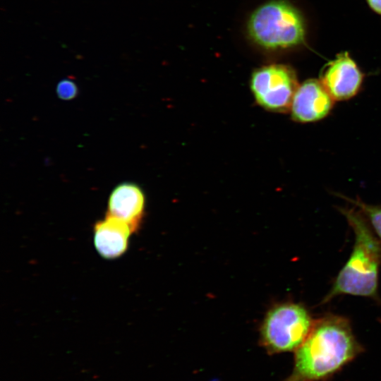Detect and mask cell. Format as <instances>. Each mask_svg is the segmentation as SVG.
Returning <instances> with one entry per match:
<instances>
[{"mask_svg": "<svg viewBox=\"0 0 381 381\" xmlns=\"http://www.w3.org/2000/svg\"><path fill=\"white\" fill-rule=\"evenodd\" d=\"M360 351L349 322L327 315L314 322L296 350L294 370L286 381H315L334 373Z\"/></svg>", "mask_w": 381, "mask_h": 381, "instance_id": "6da1fadb", "label": "cell"}, {"mask_svg": "<svg viewBox=\"0 0 381 381\" xmlns=\"http://www.w3.org/2000/svg\"><path fill=\"white\" fill-rule=\"evenodd\" d=\"M340 211L353 229L355 242L349 260L322 303L341 294L377 297L381 264L380 241L372 232L363 213L354 209L341 208Z\"/></svg>", "mask_w": 381, "mask_h": 381, "instance_id": "7a4b0ae2", "label": "cell"}, {"mask_svg": "<svg viewBox=\"0 0 381 381\" xmlns=\"http://www.w3.org/2000/svg\"><path fill=\"white\" fill-rule=\"evenodd\" d=\"M249 37L267 50L289 48L304 40V25L298 11L284 1H271L259 6L248 23Z\"/></svg>", "mask_w": 381, "mask_h": 381, "instance_id": "3957f363", "label": "cell"}, {"mask_svg": "<svg viewBox=\"0 0 381 381\" xmlns=\"http://www.w3.org/2000/svg\"><path fill=\"white\" fill-rule=\"evenodd\" d=\"M314 321L302 305L284 303L270 309L260 328V341L270 353L296 351L310 333Z\"/></svg>", "mask_w": 381, "mask_h": 381, "instance_id": "277c9868", "label": "cell"}, {"mask_svg": "<svg viewBox=\"0 0 381 381\" xmlns=\"http://www.w3.org/2000/svg\"><path fill=\"white\" fill-rule=\"evenodd\" d=\"M250 85L256 102L265 109L277 112L291 109L298 87L294 71L283 64H270L256 69Z\"/></svg>", "mask_w": 381, "mask_h": 381, "instance_id": "5b68a950", "label": "cell"}, {"mask_svg": "<svg viewBox=\"0 0 381 381\" xmlns=\"http://www.w3.org/2000/svg\"><path fill=\"white\" fill-rule=\"evenodd\" d=\"M334 99L321 81L309 79L298 85L291 106L292 118L309 123L325 118L331 111Z\"/></svg>", "mask_w": 381, "mask_h": 381, "instance_id": "8992f818", "label": "cell"}, {"mask_svg": "<svg viewBox=\"0 0 381 381\" xmlns=\"http://www.w3.org/2000/svg\"><path fill=\"white\" fill-rule=\"evenodd\" d=\"M320 81L334 100L341 101L357 94L363 74L355 61L344 53L328 64Z\"/></svg>", "mask_w": 381, "mask_h": 381, "instance_id": "52a82bcc", "label": "cell"}, {"mask_svg": "<svg viewBox=\"0 0 381 381\" xmlns=\"http://www.w3.org/2000/svg\"><path fill=\"white\" fill-rule=\"evenodd\" d=\"M145 207V197L136 184L124 182L111 191L107 205V213L128 224L135 232L139 228Z\"/></svg>", "mask_w": 381, "mask_h": 381, "instance_id": "ba28073f", "label": "cell"}, {"mask_svg": "<svg viewBox=\"0 0 381 381\" xmlns=\"http://www.w3.org/2000/svg\"><path fill=\"white\" fill-rule=\"evenodd\" d=\"M126 222L107 214L93 228V242L97 253L104 259L119 258L126 253L133 233Z\"/></svg>", "mask_w": 381, "mask_h": 381, "instance_id": "9c48e42d", "label": "cell"}, {"mask_svg": "<svg viewBox=\"0 0 381 381\" xmlns=\"http://www.w3.org/2000/svg\"><path fill=\"white\" fill-rule=\"evenodd\" d=\"M349 200L359 208L381 239V206L368 205L360 200L349 199Z\"/></svg>", "mask_w": 381, "mask_h": 381, "instance_id": "30bf717a", "label": "cell"}, {"mask_svg": "<svg viewBox=\"0 0 381 381\" xmlns=\"http://www.w3.org/2000/svg\"><path fill=\"white\" fill-rule=\"evenodd\" d=\"M56 93L62 99H71L77 95L78 87L73 80L64 79L58 83Z\"/></svg>", "mask_w": 381, "mask_h": 381, "instance_id": "8fae6325", "label": "cell"}, {"mask_svg": "<svg viewBox=\"0 0 381 381\" xmlns=\"http://www.w3.org/2000/svg\"><path fill=\"white\" fill-rule=\"evenodd\" d=\"M370 6L376 12L381 13V0H367Z\"/></svg>", "mask_w": 381, "mask_h": 381, "instance_id": "7c38bea8", "label": "cell"}]
</instances>
